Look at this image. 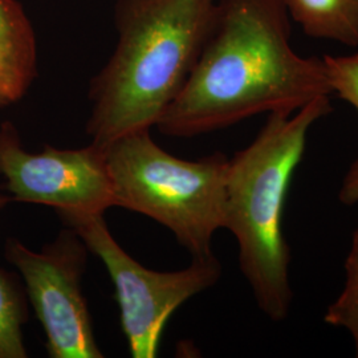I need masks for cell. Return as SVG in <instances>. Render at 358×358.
Wrapping results in <instances>:
<instances>
[{"instance_id":"6da1fadb","label":"cell","mask_w":358,"mask_h":358,"mask_svg":"<svg viewBox=\"0 0 358 358\" xmlns=\"http://www.w3.org/2000/svg\"><path fill=\"white\" fill-rule=\"evenodd\" d=\"M322 96H332L325 63L292 48L282 0H217L198 62L157 128L190 138Z\"/></svg>"},{"instance_id":"7a4b0ae2","label":"cell","mask_w":358,"mask_h":358,"mask_svg":"<svg viewBox=\"0 0 358 358\" xmlns=\"http://www.w3.org/2000/svg\"><path fill=\"white\" fill-rule=\"evenodd\" d=\"M215 7L217 0H117V45L90 84L93 145L157 127L198 62Z\"/></svg>"},{"instance_id":"3957f363","label":"cell","mask_w":358,"mask_h":358,"mask_svg":"<svg viewBox=\"0 0 358 358\" xmlns=\"http://www.w3.org/2000/svg\"><path fill=\"white\" fill-rule=\"evenodd\" d=\"M332 110L331 96H322L294 113H269L254 141L229 162L224 229L238 242L241 271L257 307L273 322L287 320L294 299L284 234L291 182L310 129Z\"/></svg>"},{"instance_id":"277c9868","label":"cell","mask_w":358,"mask_h":358,"mask_svg":"<svg viewBox=\"0 0 358 358\" xmlns=\"http://www.w3.org/2000/svg\"><path fill=\"white\" fill-rule=\"evenodd\" d=\"M103 150L117 207L152 217L192 257L213 254V238L224 229V154L180 159L154 142L150 129L127 133Z\"/></svg>"},{"instance_id":"5b68a950","label":"cell","mask_w":358,"mask_h":358,"mask_svg":"<svg viewBox=\"0 0 358 358\" xmlns=\"http://www.w3.org/2000/svg\"><path fill=\"white\" fill-rule=\"evenodd\" d=\"M57 215L65 226L75 230L88 251L97 256L108 271L131 357H157L171 315L220 280L222 264L214 252L192 257L187 268L159 272L141 266L117 243L103 214L62 211Z\"/></svg>"},{"instance_id":"8992f818","label":"cell","mask_w":358,"mask_h":358,"mask_svg":"<svg viewBox=\"0 0 358 358\" xmlns=\"http://www.w3.org/2000/svg\"><path fill=\"white\" fill-rule=\"evenodd\" d=\"M4 256L26 282L27 296L47 338L48 356L103 358L81 287L88 248L75 230L60 231L41 251L8 238Z\"/></svg>"},{"instance_id":"52a82bcc","label":"cell","mask_w":358,"mask_h":358,"mask_svg":"<svg viewBox=\"0 0 358 358\" xmlns=\"http://www.w3.org/2000/svg\"><path fill=\"white\" fill-rule=\"evenodd\" d=\"M0 176L13 201L48 206L56 213L103 214L115 206L103 148L44 145L41 152L31 153L11 121L0 124Z\"/></svg>"},{"instance_id":"ba28073f","label":"cell","mask_w":358,"mask_h":358,"mask_svg":"<svg viewBox=\"0 0 358 358\" xmlns=\"http://www.w3.org/2000/svg\"><path fill=\"white\" fill-rule=\"evenodd\" d=\"M291 17L309 38L358 48V0H282Z\"/></svg>"},{"instance_id":"9c48e42d","label":"cell","mask_w":358,"mask_h":358,"mask_svg":"<svg viewBox=\"0 0 358 358\" xmlns=\"http://www.w3.org/2000/svg\"><path fill=\"white\" fill-rule=\"evenodd\" d=\"M0 53L32 85L38 76V40L17 0H0Z\"/></svg>"},{"instance_id":"30bf717a","label":"cell","mask_w":358,"mask_h":358,"mask_svg":"<svg viewBox=\"0 0 358 358\" xmlns=\"http://www.w3.org/2000/svg\"><path fill=\"white\" fill-rule=\"evenodd\" d=\"M27 317L24 292L13 275L0 268V358L28 357L23 338Z\"/></svg>"},{"instance_id":"8fae6325","label":"cell","mask_w":358,"mask_h":358,"mask_svg":"<svg viewBox=\"0 0 358 358\" xmlns=\"http://www.w3.org/2000/svg\"><path fill=\"white\" fill-rule=\"evenodd\" d=\"M332 94L349 103L358 113V53L346 56L325 55L322 57ZM338 199L343 205L358 203V158L346 171L338 190Z\"/></svg>"},{"instance_id":"7c38bea8","label":"cell","mask_w":358,"mask_h":358,"mask_svg":"<svg viewBox=\"0 0 358 358\" xmlns=\"http://www.w3.org/2000/svg\"><path fill=\"white\" fill-rule=\"evenodd\" d=\"M324 321L352 334L358 357V229L355 231L345 260V284L341 294L328 307Z\"/></svg>"},{"instance_id":"4fadbf2b","label":"cell","mask_w":358,"mask_h":358,"mask_svg":"<svg viewBox=\"0 0 358 358\" xmlns=\"http://www.w3.org/2000/svg\"><path fill=\"white\" fill-rule=\"evenodd\" d=\"M29 88L31 84L0 53V109L22 100Z\"/></svg>"},{"instance_id":"5bb4252c","label":"cell","mask_w":358,"mask_h":358,"mask_svg":"<svg viewBox=\"0 0 358 358\" xmlns=\"http://www.w3.org/2000/svg\"><path fill=\"white\" fill-rule=\"evenodd\" d=\"M11 202H13V198H11L10 195H3V194H0V211H1L3 208H6Z\"/></svg>"}]
</instances>
